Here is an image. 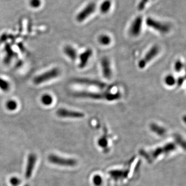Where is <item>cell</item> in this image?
<instances>
[{
  "label": "cell",
  "instance_id": "cell-15",
  "mask_svg": "<svg viewBox=\"0 0 186 186\" xmlns=\"http://www.w3.org/2000/svg\"><path fill=\"white\" fill-rule=\"evenodd\" d=\"M128 170H113L109 173V174L112 178L117 181L121 178H124L128 175Z\"/></svg>",
  "mask_w": 186,
  "mask_h": 186
},
{
  "label": "cell",
  "instance_id": "cell-10",
  "mask_svg": "<svg viewBox=\"0 0 186 186\" xmlns=\"http://www.w3.org/2000/svg\"><path fill=\"white\" fill-rule=\"evenodd\" d=\"M101 67L103 77L106 79H110L112 76V70L108 57H103L101 60Z\"/></svg>",
  "mask_w": 186,
  "mask_h": 186
},
{
  "label": "cell",
  "instance_id": "cell-11",
  "mask_svg": "<svg viewBox=\"0 0 186 186\" xmlns=\"http://www.w3.org/2000/svg\"><path fill=\"white\" fill-rule=\"evenodd\" d=\"M113 5L112 0H102L100 3L97 4V11L101 15H107L113 8Z\"/></svg>",
  "mask_w": 186,
  "mask_h": 186
},
{
  "label": "cell",
  "instance_id": "cell-2",
  "mask_svg": "<svg viewBox=\"0 0 186 186\" xmlns=\"http://www.w3.org/2000/svg\"><path fill=\"white\" fill-rule=\"evenodd\" d=\"M145 23L148 27L162 34L170 32L171 29V26L169 23L160 21L151 17H149L146 19Z\"/></svg>",
  "mask_w": 186,
  "mask_h": 186
},
{
  "label": "cell",
  "instance_id": "cell-28",
  "mask_svg": "<svg viewBox=\"0 0 186 186\" xmlns=\"http://www.w3.org/2000/svg\"><path fill=\"white\" fill-rule=\"evenodd\" d=\"M185 80V77H180L177 80H176V84L177 86L180 87L183 84Z\"/></svg>",
  "mask_w": 186,
  "mask_h": 186
},
{
  "label": "cell",
  "instance_id": "cell-29",
  "mask_svg": "<svg viewBox=\"0 0 186 186\" xmlns=\"http://www.w3.org/2000/svg\"><path fill=\"white\" fill-rule=\"evenodd\" d=\"M10 181L11 185L14 186H17L20 183V180L16 177H12L11 178Z\"/></svg>",
  "mask_w": 186,
  "mask_h": 186
},
{
  "label": "cell",
  "instance_id": "cell-1",
  "mask_svg": "<svg viewBox=\"0 0 186 186\" xmlns=\"http://www.w3.org/2000/svg\"><path fill=\"white\" fill-rule=\"evenodd\" d=\"M74 97L79 98H87L93 100H106L108 101H113L119 100L121 97V95L119 93L111 92H92L89 91H81L75 92L73 94Z\"/></svg>",
  "mask_w": 186,
  "mask_h": 186
},
{
  "label": "cell",
  "instance_id": "cell-22",
  "mask_svg": "<svg viewBox=\"0 0 186 186\" xmlns=\"http://www.w3.org/2000/svg\"><path fill=\"white\" fill-rule=\"evenodd\" d=\"M0 89L4 92H7L10 89V84L5 80L0 78Z\"/></svg>",
  "mask_w": 186,
  "mask_h": 186
},
{
  "label": "cell",
  "instance_id": "cell-27",
  "mask_svg": "<svg viewBox=\"0 0 186 186\" xmlns=\"http://www.w3.org/2000/svg\"><path fill=\"white\" fill-rule=\"evenodd\" d=\"M102 182H103V180H102V178L100 176L97 175L95 176L94 177L93 183H94L95 185L97 186H100L102 183Z\"/></svg>",
  "mask_w": 186,
  "mask_h": 186
},
{
  "label": "cell",
  "instance_id": "cell-24",
  "mask_svg": "<svg viewBox=\"0 0 186 186\" xmlns=\"http://www.w3.org/2000/svg\"><path fill=\"white\" fill-rule=\"evenodd\" d=\"M184 67V64L183 62H181L180 60H177L176 61L174 64V70L177 73H180L181 70L183 69Z\"/></svg>",
  "mask_w": 186,
  "mask_h": 186
},
{
  "label": "cell",
  "instance_id": "cell-8",
  "mask_svg": "<svg viewBox=\"0 0 186 186\" xmlns=\"http://www.w3.org/2000/svg\"><path fill=\"white\" fill-rule=\"evenodd\" d=\"M74 82L76 83L87 85V86H94L101 89H105L109 87L107 84H106L105 83L103 82L102 81L94 80V79H91L84 78H77L74 80Z\"/></svg>",
  "mask_w": 186,
  "mask_h": 186
},
{
  "label": "cell",
  "instance_id": "cell-4",
  "mask_svg": "<svg viewBox=\"0 0 186 186\" xmlns=\"http://www.w3.org/2000/svg\"><path fill=\"white\" fill-rule=\"evenodd\" d=\"M159 52L160 48L157 45L153 46L146 53L145 56L139 61L138 65L139 68L142 69L145 67L148 63H149L157 56V55L159 54Z\"/></svg>",
  "mask_w": 186,
  "mask_h": 186
},
{
  "label": "cell",
  "instance_id": "cell-7",
  "mask_svg": "<svg viewBox=\"0 0 186 186\" xmlns=\"http://www.w3.org/2000/svg\"><path fill=\"white\" fill-rule=\"evenodd\" d=\"M143 24V17L137 16L131 23L129 29V33L133 37H138L140 35L142 30Z\"/></svg>",
  "mask_w": 186,
  "mask_h": 186
},
{
  "label": "cell",
  "instance_id": "cell-9",
  "mask_svg": "<svg viewBox=\"0 0 186 186\" xmlns=\"http://www.w3.org/2000/svg\"><path fill=\"white\" fill-rule=\"evenodd\" d=\"M57 114L58 116L63 118L81 119L84 116L83 113L65 109H59L57 111Z\"/></svg>",
  "mask_w": 186,
  "mask_h": 186
},
{
  "label": "cell",
  "instance_id": "cell-17",
  "mask_svg": "<svg viewBox=\"0 0 186 186\" xmlns=\"http://www.w3.org/2000/svg\"><path fill=\"white\" fill-rule=\"evenodd\" d=\"M64 51L65 54L70 59L73 61L76 60L77 57V52L76 49L73 48V47L70 46H66L64 49Z\"/></svg>",
  "mask_w": 186,
  "mask_h": 186
},
{
  "label": "cell",
  "instance_id": "cell-18",
  "mask_svg": "<svg viewBox=\"0 0 186 186\" xmlns=\"http://www.w3.org/2000/svg\"><path fill=\"white\" fill-rule=\"evenodd\" d=\"M98 41L100 45L104 46H109L112 42V39L109 35L102 34L98 37Z\"/></svg>",
  "mask_w": 186,
  "mask_h": 186
},
{
  "label": "cell",
  "instance_id": "cell-13",
  "mask_svg": "<svg viewBox=\"0 0 186 186\" xmlns=\"http://www.w3.org/2000/svg\"><path fill=\"white\" fill-rule=\"evenodd\" d=\"M37 157L35 154H30L27 159V163L26 171H25V177L27 179H29L32 174L33 171L35 167Z\"/></svg>",
  "mask_w": 186,
  "mask_h": 186
},
{
  "label": "cell",
  "instance_id": "cell-6",
  "mask_svg": "<svg viewBox=\"0 0 186 186\" xmlns=\"http://www.w3.org/2000/svg\"><path fill=\"white\" fill-rule=\"evenodd\" d=\"M48 159L52 163L63 167H73L77 164V161L75 159L61 158L53 154L49 155Z\"/></svg>",
  "mask_w": 186,
  "mask_h": 186
},
{
  "label": "cell",
  "instance_id": "cell-19",
  "mask_svg": "<svg viewBox=\"0 0 186 186\" xmlns=\"http://www.w3.org/2000/svg\"><path fill=\"white\" fill-rule=\"evenodd\" d=\"M155 0H140L138 3V9L140 11H142L148 7Z\"/></svg>",
  "mask_w": 186,
  "mask_h": 186
},
{
  "label": "cell",
  "instance_id": "cell-23",
  "mask_svg": "<svg viewBox=\"0 0 186 186\" xmlns=\"http://www.w3.org/2000/svg\"><path fill=\"white\" fill-rule=\"evenodd\" d=\"M18 104L16 101L14 100H10L8 101L6 103V107L7 109L9 111H14L17 108Z\"/></svg>",
  "mask_w": 186,
  "mask_h": 186
},
{
  "label": "cell",
  "instance_id": "cell-26",
  "mask_svg": "<svg viewBox=\"0 0 186 186\" xmlns=\"http://www.w3.org/2000/svg\"><path fill=\"white\" fill-rule=\"evenodd\" d=\"M30 4L33 8H38L41 5V0H31Z\"/></svg>",
  "mask_w": 186,
  "mask_h": 186
},
{
  "label": "cell",
  "instance_id": "cell-14",
  "mask_svg": "<svg viewBox=\"0 0 186 186\" xmlns=\"http://www.w3.org/2000/svg\"><path fill=\"white\" fill-rule=\"evenodd\" d=\"M93 54V51L92 49H87L85 51L81 53L80 55V63L79 67L80 68H83L86 66L90 58Z\"/></svg>",
  "mask_w": 186,
  "mask_h": 186
},
{
  "label": "cell",
  "instance_id": "cell-20",
  "mask_svg": "<svg viewBox=\"0 0 186 186\" xmlns=\"http://www.w3.org/2000/svg\"><path fill=\"white\" fill-rule=\"evenodd\" d=\"M175 78L172 75H168L166 76L164 79L165 83L168 86H174L176 84Z\"/></svg>",
  "mask_w": 186,
  "mask_h": 186
},
{
  "label": "cell",
  "instance_id": "cell-16",
  "mask_svg": "<svg viewBox=\"0 0 186 186\" xmlns=\"http://www.w3.org/2000/svg\"><path fill=\"white\" fill-rule=\"evenodd\" d=\"M150 129L151 131L160 136L164 135L167 132L166 129L164 127H162L156 123H151L150 125Z\"/></svg>",
  "mask_w": 186,
  "mask_h": 186
},
{
  "label": "cell",
  "instance_id": "cell-21",
  "mask_svg": "<svg viewBox=\"0 0 186 186\" xmlns=\"http://www.w3.org/2000/svg\"><path fill=\"white\" fill-rule=\"evenodd\" d=\"M41 101L44 105H49L53 103V98L51 95L49 94L43 95L41 97Z\"/></svg>",
  "mask_w": 186,
  "mask_h": 186
},
{
  "label": "cell",
  "instance_id": "cell-25",
  "mask_svg": "<svg viewBox=\"0 0 186 186\" xmlns=\"http://www.w3.org/2000/svg\"><path fill=\"white\" fill-rule=\"evenodd\" d=\"M98 145L103 148L106 147L108 145V141L107 139L103 137L100 138L98 140Z\"/></svg>",
  "mask_w": 186,
  "mask_h": 186
},
{
  "label": "cell",
  "instance_id": "cell-3",
  "mask_svg": "<svg viewBox=\"0 0 186 186\" xmlns=\"http://www.w3.org/2000/svg\"><path fill=\"white\" fill-rule=\"evenodd\" d=\"M97 11V3L91 1L82 8L76 16V20L78 22H83L89 18Z\"/></svg>",
  "mask_w": 186,
  "mask_h": 186
},
{
  "label": "cell",
  "instance_id": "cell-12",
  "mask_svg": "<svg viewBox=\"0 0 186 186\" xmlns=\"http://www.w3.org/2000/svg\"><path fill=\"white\" fill-rule=\"evenodd\" d=\"M175 149V145L172 143L167 144L166 145L163 146L162 147L157 148L156 149L152 151L151 155V158L152 159H155L157 157L159 156V155L162 154L168 153L170 151H173Z\"/></svg>",
  "mask_w": 186,
  "mask_h": 186
},
{
  "label": "cell",
  "instance_id": "cell-5",
  "mask_svg": "<svg viewBox=\"0 0 186 186\" xmlns=\"http://www.w3.org/2000/svg\"><path fill=\"white\" fill-rule=\"evenodd\" d=\"M59 74L60 70L57 68H54L46 73H43L41 75L36 77L34 79L33 81L35 84L39 85L47 81L51 80L53 79L57 78L59 76Z\"/></svg>",
  "mask_w": 186,
  "mask_h": 186
}]
</instances>
